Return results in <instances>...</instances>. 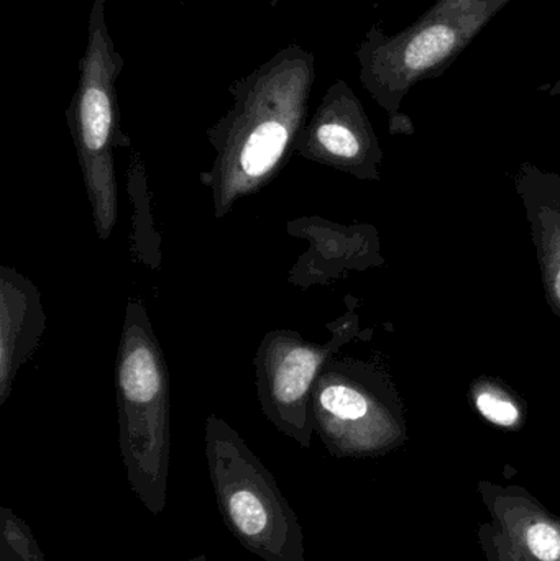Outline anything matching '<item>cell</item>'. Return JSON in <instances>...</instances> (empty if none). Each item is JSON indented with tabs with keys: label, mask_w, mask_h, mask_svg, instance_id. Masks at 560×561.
Instances as JSON below:
<instances>
[{
	"label": "cell",
	"mask_w": 560,
	"mask_h": 561,
	"mask_svg": "<svg viewBox=\"0 0 560 561\" xmlns=\"http://www.w3.org/2000/svg\"><path fill=\"white\" fill-rule=\"evenodd\" d=\"M315 82L316 56L289 45L230 85L232 107L207 130L214 160L199 176L216 219L282 173L308 122Z\"/></svg>",
	"instance_id": "obj_1"
},
{
	"label": "cell",
	"mask_w": 560,
	"mask_h": 561,
	"mask_svg": "<svg viewBox=\"0 0 560 561\" xmlns=\"http://www.w3.org/2000/svg\"><path fill=\"white\" fill-rule=\"evenodd\" d=\"M118 447L135 496L153 516L167 507L171 382L147 306L130 297L115 365Z\"/></svg>",
	"instance_id": "obj_2"
},
{
	"label": "cell",
	"mask_w": 560,
	"mask_h": 561,
	"mask_svg": "<svg viewBox=\"0 0 560 561\" xmlns=\"http://www.w3.org/2000/svg\"><path fill=\"white\" fill-rule=\"evenodd\" d=\"M204 444L220 517L243 549L263 561H306L298 516L239 432L209 414Z\"/></svg>",
	"instance_id": "obj_3"
},
{
	"label": "cell",
	"mask_w": 560,
	"mask_h": 561,
	"mask_svg": "<svg viewBox=\"0 0 560 561\" xmlns=\"http://www.w3.org/2000/svg\"><path fill=\"white\" fill-rule=\"evenodd\" d=\"M105 7L107 0H92L88 45L79 62V84L66 112L95 232L104 242L111 239L118 219L114 150L130 147L121 128L117 95L124 58L108 32Z\"/></svg>",
	"instance_id": "obj_4"
},
{
	"label": "cell",
	"mask_w": 560,
	"mask_h": 561,
	"mask_svg": "<svg viewBox=\"0 0 560 561\" xmlns=\"http://www.w3.org/2000/svg\"><path fill=\"white\" fill-rule=\"evenodd\" d=\"M510 0H437L421 19L397 35L372 26L358 46L361 81L381 104L443 75Z\"/></svg>",
	"instance_id": "obj_5"
},
{
	"label": "cell",
	"mask_w": 560,
	"mask_h": 561,
	"mask_svg": "<svg viewBox=\"0 0 560 561\" xmlns=\"http://www.w3.org/2000/svg\"><path fill=\"white\" fill-rule=\"evenodd\" d=\"M338 335L329 345L309 342L295 330H270L256 350V396L265 417L299 447H311L315 434L312 391Z\"/></svg>",
	"instance_id": "obj_6"
},
{
	"label": "cell",
	"mask_w": 560,
	"mask_h": 561,
	"mask_svg": "<svg viewBox=\"0 0 560 561\" xmlns=\"http://www.w3.org/2000/svg\"><path fill=\"white\" fill-rule=\"evenodd\" d=\"M365 115L347 82L338 79L325 91L318 111L306 122L295 153L316 163L351 167L364 157Z\"/></svg>",
	"instance_id": "obj_7"
},
{
	"label": "cell",
	"mask_w": 560,
	"mask_h": 561,
	"mask_svg": "<svg viewBox=\"0 0 560 561\" xmlns=\"http://www.w3.org/2000/svg\"><path fill=\"white\" fill-rule=\"evenodd\" d=\"M42 294L10 266L0 268V405L12 394L16 375L38 350L45 332Z\"/></svg>",
	"instance_id": "obj_8"
},
{
	"label": "cell",
	"mask_w": 560,
	"mask_h": 561,
	"mask_svg": "<svg viewBox=\"0 0 560 561\" xmlns=\"http://www.w3.org/2000/svg\"><path fill=\"white\" fill-rule=\"evenodd\" d=\"M0 561H46L28 524L9 507H0Z\"/></svg>",
	"instance_id": "obj_9"
},
{
	"label": "cell",
	"mask_w": 560,
	"mask_h": 561,
	"mask_svg": "<svg viewBox=\"0 0 560 561\" xmlns=\"http://www.w3.org/2000/svg\"><path fill=\"white\" fill-rule=\"evenodd\" d=\"M528 546L539 560L555 561L560 557L559 533L548 524H536L529 529Z\"/></svg>",
	"instance_id": "obj_10"
},
{
	"label": "cell",
	"mask_w": 560,
	"mask_h": 561,
	"mask_svg": "<svg viewBox=\"0 0 560 561\" xmlns=\"http://www.w3.org/2000/svg\"><path fill=\"white\" fill-rule=\"evenodd\" d=\"M477 408L489 421L500 425H513L518 421V409L505 399L482 394L477 399Z\"/></svg>",
	"instance_id": "obj_11"
},
{
	"label": "cell",
	"mask_w": 560,
	"mask_h": 561,
	"mask_svg": "<svg viewBox=\"0 0 560 561\" xmlns=\"http://www.w3.org/2000/svg\"><path fill=\"white\" fill-rule=\"evenodd\" d=\"M186 561H207V557L206 556H197V557H193V559H190Z\"/></svg>",
	"instance_id": "obj_12"
},
{
	"label": "cell",
	"mask_w": 560,
	"mask_h": 561,
	"mask_svg": "<svg viewBox=\"0 0 560 561\" xmlns=\"http://www.w3.org/2000/svg\"><path fill=\"white\" fill-rule=\"evenodd\" d=\"M556 293H558L559 299H560V272L558 275V279H556Z\"/></svg>",
	"instance_id": "obj_13"
},
{
	"label": "cell",
	"mask_w": 560,
	"mask_h": 561,
	"mask_svg": "<svg viewBox=\"0 0 560 561\" xmlns=\"http://www.w3.org/2000/svg\"><path fill=\"white\" fill-rule=\"evenodd\" d=\"M556 91H560V81L558 82V85H556Z\"/></svg>",
	"instance_id": "obj_14"
}]
</instances>
